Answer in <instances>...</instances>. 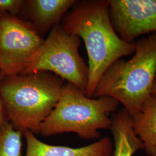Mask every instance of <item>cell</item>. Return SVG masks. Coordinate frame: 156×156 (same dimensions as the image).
<instances>
[{
    "mask_svg": "<svg viewBox=\"0 0 156 156\" xmlns=\"http://www.w3.org/2000/svg\"><path fill=\"white\" fill-rule=\"evenodd\" d=\"M62 24L68 33L78 35L83 41L89 67L85 95L93 97L102 75L115 62L134 54L135 42H124L115 31L108 0L76 1Z\"/></svg>",
    "mask_w": 156,
    "mask_h": 156,
    "instance_id": "1",
    "label": "cell"
},
{
    "mask_svg": "<svg viewBox=\"0 0 156 156\" xmlns=\"http://www.w3.org/2000/svg\"><path fill=\"white\" fill-rule=\"evenodd\" d=\"M64 83L62 78L45 71L4 76L0 82V99L8 120L17 130L39 133Z\"/></svg>",
    "mask_w": 156,
    "mask_h": 156,
    "instance_id": "2",
    "label": "cell"
},
{
    "mask_svg": "<svg viewBox=\"0 0 156 156\" xmlns=\"http://www.w3.org/2000/svg\"><path fill=\"white\" fill-rule=\"evenodd\" d=\"M133 55L128 60H118L107 69L93 95L115 99L131 116L151 94L156 78V33L138 39Z\"/></svg>",
    "mask_w": 156,
    "mask_h": 156,
    "instance_id": "3",
    "label": "cell"
},
{
    "mask_svg": "<svg viewBox=\"0 0 156 156\" xmlns=\"http://www.w3.org/2000/svg\"><path fill=\"white\" fill-rule=\"evenodd\" d=\"M119 102L109 97L91 98L70 83H64L59 100L41 124L39 133L50 136L73 133L85 140L98 139L100 130L110 129L111 114Z\"/></svg>",
    "mask_w": 156,
    "mask_h": 156,
    "instance_id": "4",
    "label": "cell"
},
{
    "mask_svg": "<svg viewBox=\"0 0 156 156\" xmlns=\"http://www.w3.org/2000/svg\"><path fill=\"white\" fill-rule=\"evenodd\" d=\"M80 38L67 31L59 23L35 53L22 75L38 71L53 73L85 93L89 67L79 52Z\"/></svg>",
    "mask_w": 156,
    "mask_h": 156,
    "instance_id": "5",
    "label": "cell"
},
{
    "mask_svg": "<svg viewBox=\"0 0 156 156\" xmlns=\"http://www.w3.org/2000/svg\"><path fill=\"white\" fill-rule=\"evenodd\" d=\"M44 40L28 21L0 13L1 73L4 76L22 75Z\"/></svg>",
    "mask_w": 156,
    "mask_h": 156,
    "instance_id": "6",
    "label": "cell"
},
{
    "mask_svg": "<svg viewBox=\"0 0 156 156\" xmlns=\"http://www.w3.org/2000/svg\"><path fill=\"white\" fill-rule=\"evenodd\" d=\"M112 24L127 43L156 33V0H108Z\"/></svg>",
    "mask_w": 156,
    "mask_h": 156,
    "instance_id": "7",
    "label": "cell"
},
{
    "mask_svg": "<svg viewBox=\"0 0 156 156\" xmlns=\"http://www.w3.org/2000/svg\"><path fill=\"white\" fill-rule=\"evenodd\" d=\"M75 0H26L20 12L23 20L30 23L42 36L60 23Z\"/></svg>",
    "mask_w": 156,
    "mask_h": 156,
    "instance_id": "8",
    "label": "cell"
},
{
    "mask_svg": "<svg viewBox=\"0 0 156 156\" xmlns=\"http://www.w3.org/2000/svg\"><path fill=\"white\" fill-rule=\"evenodd\" d=\"M22 133L27 143L26 156H113V144L108 136L89 145L73 148L46 144L29 130Z\"/></svg>",
    "mask_w": 156,
    "mask_h": 156,
    "instance_id": "9",
    "label": "cell"
},
{
    "mask_svg": "<svg viewBox=\"0 0 156 156\" xmlns=\"http://www.w3.org/2000/svg\"><path fill=\"white\" fill-rule=\"evenodd\" d=\"M110 129L113 138V156H134L144 149L140 140L135 134L129 113L124 108L112 114Z\"/></svg>",
    "mask_w": 156,
    "mask_h": 156,
    "instance_id": "10",
    "label": "cell"
},
{
    "mask_svg": "<svg viewBox=\"0 0 156 156\" xmlns=\"http://www.w3.org/2000/svg\"><path fill=\"white\" fill-rule=\"evenodd\" d=\"M131 117L135 134L148 156H156V94L151 93Z\"/></svg>",
    "mask_w": 156,
    "mask_h": 156,
    "instance_id": "11",
    "label": "cell"
},
{
    "mask_svg": "<svg viewBox=\"0 0 156 156\" xmlns=\"http://www.w3.org/2000/svg\"><path fill=\"white\" fill-rule=\"evenodd\" d=\"M22 135L7 119L0 127V156H21Z\"/></svg>",
    "mask_w": 156,
    "mask_h": 156,
    "instance_id": "12",
    "label": "cell"
},
{
    "mask_svg": "<svg viewBox=\"0 0 156 156\" xmlns=\"http://www.w3.org/2000/svg\"><path fill=\"white\" fill-rule=\"evenodd\" d=\"M23 3V0H0V13L16 16L20 13Z\"/></svg>",
    "mask_w": 156,
    "mask_h": 156,
    "instance_id": "13",
    "label": "cell"
},
{
    "mask_svg": "<svg viewBox=\"0 0 156 156\" xmlns=\"http://www.w3.org/2000/svg\"><path fill=\"white\" fill-rule=\"evenodd\" d=\"M4 76V74L0 71V82ZM6 120H7V118L6 116L5 112L4 107H3L1 101L0 99V127L2 126V125L4 124Z\"/></svg>",
    "mask_w": 156,
    "mask_h": 156,
    "instance_id": "14",
    "label": "cell"
},
{
    "mask_svg": "<svg viewBox=\"0 0 156 156\" xmlns=\"http://www.w3.org/2000/svg\"><path fill=\"white\" fill-rule=\"evenodd\" d=\"M151 93L153 94H156V78L154 81V83L153 84L152 88H151Z\"/></svg>",
    "mask_w": 156,
    "mask_h": 156,
    "instance_id": "15",
    "label": "cell"
}]
</instances>
